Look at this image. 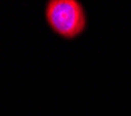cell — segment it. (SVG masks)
Segmentation results:
<instances>
[{
	"label": "cell",
	"mask_w": 131,
	"mask_h": 116,
	"mask_svg": "<svg viewBox=\"0 0 131 116\" xmlns=\"http://www.w3.org/2000/svg\"><path fill=\"white\" fill-rule=\"evenodd\" d=\"M46 18L50 28L65 39H75L84 32L87 17L77 0H50L46 7Z\"/></svg>",
	"instance_id": "obj_1"
}]
</instances>
